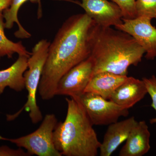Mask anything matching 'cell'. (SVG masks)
<instances>
[{
	"instance_id": "6da1fadb",
	"label": "cell",
	"mask_w": 156,
	"mask_h": 156,
	"mask_svg": "<svg viewBox=\"0 0 156 156\" xmlns=\"http://www.w3.org/2000/svg\"><path fill=\"white\" fill-rule=\"evenodd\" d=\"M96 23L86 13L68 18L50 43L38 92L44 100L56 96L58 81L72 68L91 55V37Z\"/></svg>"
},
{
	"instance_id": "7a4b0ae2",
	"label": "cell",
	"mask_w": 156,
	"mask_h": 156,
	"mask_svg": "<svg viewBox=\"0 0 156 156\" xmlns=\"http://www.w3.org/2000/svg\"><path fill=\"white\" fill-rule=\"evenodd\" d=\"M90 56L94 62L93 75L107 72L127 76L131 66H136L145 51L129 34L96 24L91 37Z\"/></svg>"
},
{
	"instance_id": "3957f363",
	"label": "cell",
	"mask_w": 156,
	"mask_h": 156,
	"mask_svg": "<svg viewBox=\"0 0 156 156\" xmlns=\"http://www.w3.org/2000/svg\"><path fill=\"white\" fill-rule=\"evenodd\" d=\"M64 122L57 123L53 132L56 149L62 156H95L101 143L85 110L74 98H66Z\"/></svg>"
},
{
	"instance_id": "277c9868",
	"label": "cell",
	"mask_w": 156,
	"mask_h": 156,
	"mask_svg": "<svg viewBox=\"0 0 156 156\" xmlns=\"http://www.w3.org/2000/svg\"><path fill=\"white\" fill-rule=\"evenodd\" d=\"M50 44L48 40L43 39L33 48L31 54L28 58L27 69L23 74L25 89L27 91V101L17 113L7 115L8 121L15 119L23 110L28 112L31 121L34 124L43 120L41 112L37 104L36 95Z\"/></svg>"
},
{
	"instance_id": "5b68a950",
	"label": "cell",
	"mask_w": 156,
	"mask_h": 156,
	"mask_svg": "<svg viewBox=\"0 0 156 156\" xmlns=\"http://www.w3.org/2000/svg\"><path fill=\"white\" fill-rule=\"evenodd\" d=\"M57 124L55 115L47 114L39 128L32 133L17 138H6L0 135V140L23 148L30 156H62L55 148L53 140V132Z\"/></svg>"
},
{
	"instance_id": "8992f818",
	"label": "cell",
	"mask_w": 156,
	"mask_h": 156,
	"mask_svg": "<svg viewBox=\"0 0 156 156\" xmlns=\"http://www.w3.org/2000/svg\"><path fill=\"white\" fill-rule=\"evenodd\" d=\"M74 99L83 108L93 126L109 125L129 115V109L91 92H84Z\"/></svg>"
},
{
	"instance_id": "52a82bcc",
	"label": "cell",
	"mask_w": 156,
	"mask_h": 156,
	"mask_svg": "<svg viewBox=\"0 0 156 156\" xmlns=\"http://www.w3.org/2000/svg\"><path fill=\"white\" fill-rule=\"evenodd\" d=\"M94 62L91 56L67 72L58 81L56 95L75 98L84 92L93 75Z\"/></svg>"
},
{
	"instance_id": "ba28073f",
	"label": "cell",
	"mask_w": 156,
	"mask_h": 156,
	"mask_svg": "<svg viewBox=\"0 0 156 156\" xmlns=\"http://www.w3.org/2000/svg\"><path fill=\"white\" fill-rule=\"evenodd\" d=\"M123 23L115 28L131 35L143 48L145 57L148 60L156 58V28L152 25L151 19L145 17L134 19L122 18Z\"/></svg>"
},
{
	"instance_id": "9c48e42d",
	"label": "cell",
	"mask_w": 156,
	"mask_h": 156,
	"mask_svg": "<svg viewBox=\"0 0 156 156\" xmlns=\"http://www.w3.org/2000/svg\"><path fill=\"white\" fill-rule=\"evenodd\" d=\"M68 1L82 7L85 13L100 26L115 27L123 23L122 11L113 2L108 0H81V2L73 0Z\"/></svg>"
},
{
	"instance_id": "30bf717a",
	"label": "cell",
	"mask_w": 156,
	"mask_h": 156,
	"mask_svg": "<svg viewBox=\"0 0 156 156\" xmlns=\"http://www.w3.org/2000/svg\"><path fill=\"white\" fill-rule=\"evenodd\" d=\"M136 122L133 116L109 125L99 148L100 155H112L118 147L126 141Z\"/></svg>"
},
{
	"instance_id": "8fae6325",
	"label": "cell",
	"mask_w": 156,
	"mask_h": 156,
	"mask_svg": "<svg viewBox=\"0 0 156 156\" xmlns=\"http://www.w3.org/2000/svg\"><path fill=\"white\" fill-rule=\"evenodd\" d=\"M150 136L145 121L136 122L120 150L119 156H142L147 154L151 149Z\"/></svg>"
},
{
	"instance_id": "7c38bea8",
	"label": "cell",
	"mask_w": 156,
	"mask_h": 156,
	"mask_svg": "<svg viewBox=\"0 0 156 156\" xmlns=\"http://www.w3.org/2000/svg\"><path fill=\"white\" fill-rule=\"evenodd\" d=\"M147 93L142 80L128 77L126 82L116 89L109 100L129 109L143 99Z\"/></svg>"
},
{
	"instance_id": "4fadbf2b",
	"label": "cell",
	"mask_w": 156,
	"mask_h": 156,
	"mask_svg": "<svg viewBox=\"0 0 156 156\" xmlns=\"http://www.w3.org/2000/svg\"><path fill=\"white\" fill-rule=\"evenodd\" d=\"M28 58L19 55L17 60L10 67L0 70V95L6 87L17 92L25 89L23 74L28 67Z\"/></svg>"
},
{
	"instance_id": "5bb4252c",
	"label": "cell",
	"mask_w": 156,
	"mask_h": 156,
	"mask_svg": "<svg viewBox=\"0 0 156 156\" xmlns=\"http://www.w3.org/2000/svg\"><path fill=\"white\" fill-rule=\"evenodd\" d=\"M128 77L104 72L92 76L85 92H91L109 100L112 94L120 85L126 82Z\"/></svg>"
},
{
	"instance_id": "9a60e30c",
	"label": "cell",
	"mask_w": 156,
	"mask_h": 156,
	"mask_svg": "<svg viewBox=\"0 0 156 156\" xmlns=\"http://www.w3.org/2000/svg\"><path fill=\"white\" fill-rule=\"evenodd\" d=\"M28 1L32 3H39V5L41 4V0H13L10 7L3 12V17L5 20V28L11 29L15 23H17L18 30L15 32L14 35L19 38H28L31 36L30 34L21 26L17 17L18 11L20 7L23 4Z\"/></svg>"
},
{
	"instance_id": "2e32d148",
	"label": "cell",
	"mask_w": 156,
	"mask_h": 156,
	"mask_svg": "<svg viewBox=\"0 0 156 156\" xmlns=\"http://www.w3.org/2000/svg\"><path fill=\"white\" fill-rule=\"evenodd\" d=\"M5 28L2 12L0 13V59L5 56L11 58L15 53L29 57L31 53L26 50L21 41L14 43L8 39L5 35Z\"/></svg>"
},
{
	"instance_id": "e0dca14e",
	"label": "cell",
	"mask_w": 156,
	"mask_h": 156,
	"mask_svg": "<svg viewBox=\"0 0 156 156\" xmlns=\"http://www.w3.org/2000/svg\"><path fill=\"white\" fill-rule=\"evenodd\" d=\"M135 9L136 17L156 19V0H136Z\"/></svg>"
},
{
	"instance_id": "ac0fdd59",
	"label": "cell",
	"mask_w": 156,
	"mask_h": 156,
	"mask_svg": "<svg viewBox=\"0 0 156 156\" xmlns=\"http://www.w3.org/2000/svg\"><path fill=\"white\" fill-rule=\"evenodd\" d=\"M119 7L122 13L123 18L127 19L136 18V0H112Z\"/></svg>"
},
{
	"instance_id": "d6986e66",
	"label": "cell",
	"mask_w": 156,
	"mask_h": 156,
	"mask_svg": "<svg viewBox=\"0 0 156 156\" xmlns=\"http://www.w3.org/2000/svg\"><path fill=\"white\" fill-rule=\"evenodd\" d=\"M142 80L145 84L147 93L149 94L151 98V106L156 112V77L154 75H153L150 78H143ZM150 123L151 124H156V117L151 119Z\"/></svg>"
},
{
	"instance_id": "ffe728a7",
	"label": "cell",
	"mask_w": 156,
	"mask_h": 156,
	"mask_svg": "<svg viewBox=\"0 0 156 156\" xmlns=\"http://www.w3.org/2000/svg\"><path fill=\"white\" fill-rule=\"evenodd\" d=\"M16 154V150L6 146L0 147V156H14Z\"/></svg>"
},
{
	"instance_id": "44dd1931",
	"label": "cell",
	"mask_w": 156,
	"mask_h": 156,
	"mask_svg": "<svg viewBox=\"0 0 156 156\" xmlns=\"http://www.w3.org/2000/svg\"><path fill=\"white\" fill-rule=\"evenodd\" d=\"M13 0H0V13H2L3 11L8 9Z\"/></svg>"
}]
</instances>
